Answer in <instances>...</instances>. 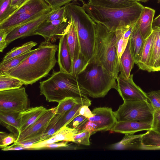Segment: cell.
I'll return each mask as SVG.
<instances>
[{
  "label": "cell",
  "instance_id": "cell-22",
  "mask_svg": "<svg viewBox=\"0 0 160 160\" xmlns=\"http://www.w3.org/2000/svg\"><path fill=\"white\" fill-rule=\"evenodd\" d=\"M160 149V133L151 129L141 137L139 150H156Z\"/></svg>",
  "mask_w": 160,
  "mask_h": 160
},
{
  "label": "cell",
  "instance_id": "cell-42",
  "mask_svg": "<svg viewBox=\"0 0 160 160\" xmlns=\"http://www.w3.org/2000/svg\"><path fill=\"white\" fill-rule=\"evenodd\" d=\"M151 129L160 133V109L154 111Z\"/></svg>",
  "mask_w": 160,
  "mask_h": 160
},
{
  "label": "cell",
  "instance_id": "cell-43",
  "mask_svg": "<svg viewBox=\"0 0 160 160\" xmlns=\"http://www.w3.org/2000/svg\"><path fill=\"white\" fill-rule=\"evenodd\" d=\"M8 32L6 31H0V51L2 52L8 44L6 41V38Z\"/></svg>",
  "mask_w": 160,
  "mask_h": 160
},
{
  "label": "cell",
  "instance_id": "cell-44",
  "mask_svg": "<svg viewBox=\"0 0 160 160\" xmlns=\"http://www.w3.org/2000/svg\"><path fill=\"white\" fill-rule=\"evenodd\" d=\"M87 105L82 106L79 110V115H82L88 118L93 117V114L89 109Z\"/></svg>",
  "mask_w": 160,
  "mask_h": 160
},
{
  "label": "cell",
  "instance_id": "cell-9",
  "mask_svg": "<svg viewBox=\"0 0 160 160\" xmlns=\"http://www.w3.org/2000/svg\"><path fill=\"white\" fill-rule=\"evenodd\" d=\"M133 75L125 78L120 74L117 78V90L123 101L148 100L147 93L137 85L133 79Z\"/></svg>",
  "mask_w": 160,
  "mask_h": 160
},
{
  "label": "cell",
  "instance_id": "cell-2",
  "mask_svg": "<svg viewBox=\"0 0 160 160\" xmlns=\"http://www.w3.org/2000/svg\"><path fill=\"white\" fill-rule=\"evenodd\" d=\"M82 3V8L95 22L103 25L113 32L134 25L144 7L138 2L131 6L120 8H107Z\"/></svg>",
  "mask_w": 160,
  "mask_h": 160
},
{
  "label": "cell",
  "instance_id": "cell-49",
  "mask_svg": "<svg viewBox=\"0 0 160 160\" xmlns=\"http://www.w3.org/2000/svg\"><path fill=\"white\" fill-rule=\"evenodd\" d=\"M136 2H146L148 1V0H134Z\"/></svg>",
  "mask_w": 160,
  "mask_h": 160
},
{
  "label": "cell",
  "instance_id": "cell-16",
  "mask_svg": "<svg viewBox=\"0 0 160 160\" xmlns=\"http://www.w3.org/2000/svg\"><path fill=\"white\" fill-rule=\"evenodd\" d=\"M152 128V123L132 121H118L110 131L123 134L134 133Z\"/></svg>",
  "mask_w": 160,
  "mask_h": 160
},
{
  "label": "cell",
  "instance_id": "cell-35",
  "mask_svg": "<svg viewBox=\"0 0 160 160\" xmlns=\"http://www.w3.org/2000/svg\"><path fill=\"white\" fill-rule=\"evenodd\" d=\"M12 0H0V23L8 18L17 9L11 6Z\"/></svg>",
  "mask_w": 160,
  "mask_h": 160
},
{
  "label": "cell",
  "instance_id": "cell-34",
  "mask_svg": "<svg viewBox=\"0 0 160 160\" xmlns=\"http://www.w3.org/2000/svg\"><path fill=\"white\" fill-rule=\"evenodd\" d=\"M89 63V62L80 52L78 57L72 61L71 73L77 78L78 75L86 69Z\"/></svg>",
  "mask_w": 160,
  "mask_h": 160
},
{
  "label": "cell",
  "instance_id": "cell-37",
  "mask_svg": "<svg viewBox=\"0 0 160 160\" xmlns=\"http://www.w3.org/2000/svg\"><path fill=\"white\" fill-rule=\"evenodd\" d=\"M67 18L66 5L55 9L48 17L46 21H51Z\"/></svg>",
  "mask_w": 160,
  "mask_h": 160
},
{
  "label": "cell",
  "instance_id": "cell-31",
  "mask_svg": "<svg viewBox=\"0 0 160 160\" xmlns=\"http://www.w3.org/2000/svg\"><path fill=\"white\" fill-rule=\"evenodd\" d=\"M37 42L29 41L21 46L14 47L7 52L1 62H3L11 58L21 55L30 50L33 47L36 46Z\"/></svg>",
  "mask_w": 160,
  "mask_h": 160
},
{
  "label": "cell",
  "instance_id": "cell-38",
  "mask_svg": "<svg viewBox=\"0 0 160 160\" xmlns=\"http://www.w3.org/2000/svg\"><path fill=\"white\" fill-rule=\"evenodd\" d=\"M147 95L154 111L160 109V90L151 91L147 93Z\"/></svg>",
  "mask_w": 160,
  "mask_h": 160
},
{
  "label": "cell",
  "instance_id": "cell-46",
  "mask_svg": "<svg viewBox=\"0 0 160 160\" xmlns=\"http://www.w3.org/2000/svg\"><path fill=\"white\" fill-rule=\"evenodd\" d=\"M68 142L63 141L61 143H54L48 144L43 146L41 149L45 148H55L61 147H66L68 145Z\"/></svg>",
  "mask_w": 160,
  "mask_h": 160
},
{
  "label": "cell",
  "instance_id": "cell-4",
  "mask_svg": "<svg viewBox=\"0 0 160 160\" xmlns=\"http://www.w3.org/2000/svg\"><path fill=\"white\" fill-rule=\"evenodd\" d=\"M118 39L117 31L112 32L96 23L94 52L91 62L102 66L117 78L119 72Z\"/></svg>",
  "mask_w": 160,
  "mask_h": 160
},
{
  "label": "cell",
  "instance_id": "cell-26",
  "mask_svg": "<svg viewBox=\"0 0 160 160\" xmlns=\"http://www.w3.org/2000/svg\"><path fill=\"white\" fill-rule=\"evenodd\" d=\"M137 2L134 0H88V3L107 8H120L131 6Z\"/></svg>",
  "mask_w": 160,
  "mask_h": 160
},
{
  "label": "cell",
  "instance_id": "cell-30",
  "mask_svg": "<svg viewBox=\"0 0 160 160\" xmlns=\"http://www.w3.org/2000/svg\"><path fill=\"white\" fill-rule=\"evenodd\" d=\"M23 85V83L17 78L0 74V91L19 88Z\"/></svg>",
  "mask_w": 160,
  "mask_h": 160
},
{
  "label": "cell",
  "instance_id": "cell-18",
  "mask_svg": "<svg viewBox=\"0 0 160 160\" xmlns=\"http://www.w3.org/2000/svg\"><path fill=\"white\" fill-rule=\"evenodd\" d=\"M155 10L149 7H144L137 22L144 39H146L152 33V24Z\"/></svg>",
  "mask_w": 160,
  "mask_h": 160
},
{
  "label": "cell",
  "instance_id": "cell-25",
  "mask_svg": "<svg viewBox=\"0 0 160 160\" xmlns=\"http://www.w3.org/2000/svg\"><path fill=\"white\" fill-rule=\"evenodd\" d=\"M152 29L154 37L150 63L151 72L160 71V28Z\"/></svg>",
  "mask_w": 160,
  "mask_h": 160
},
{
  "label": "cell",
  "instance_id": "cell-5",
  "mask_svg": "<svg viewBox=\"0 0 160 160\" xmlns=\"http://www.w3.org/2000/svg\"><path fill=\"white\" fill-rule=\"evenodd\" d=\"M66 6L68 20L73 23L76 29L80 52L91 62L94 52L96 22L82 7L73 3Z\"/></svg>",
  "mask_w": 160,
  "mask_h": 160
},
{
  "label": "cell",
  "instance_id": "cell-50",
  "mask_svg": "<svg viewBox=\"0 0 160 160\" xmlns=\"http://www.w3.org/2000/svg\"><path fill=\"white\" fill-rule=\"evenodd\" d=\"M158 0V1H160V0Z\"/></svg>",
  "mask_w": 160,
  "mask_h": 160
},
{
  "label": "cell",
  "instance_id": "cell-29",
  "mask_svg": "<svg viewBox=\"0 0 160 160\" xmlns=\"http://www.w3.org/2000/svg\"><path fill=\"white\" fill-rule=\"evenodd\" d=\"M88 97L82 98H66L60 102L56 108V113L63 115L77 104L88 99Z\"/></svg>",
  "mask_w": 160,
  "mask_h": 160
},
{
  "label": "cell",
  "instance_id": "cell-21",
  "mask_svg": "<svg viewBox=\"0 0 160 160\" xmlns=\"http://www.w3.org/2000/svg\"><path fill=\"white\" fill-rule=\"evenodd\" d=\"M19 113H8L0 111V123L17 138L19 134Z\"/></svg>",
  "mask_w": 160,
  "mask_h": 160
},
{
  "label": "cell",
  "instance_id": "cell-32",
  "mask_svg": "<svg viewBox=\"0 0 160 160\" xmlns=\"http://www.w3.org/2000/svg\"><path fill=\"white\" fill-rule=\"evenodd\" d=\"M91 101L88 98L86 101L77 104L71 109L62 115L61 119L62 127L67 126L75 118L79 115V110L82 106L87 105L89 106L91 104Z\"/></svg>",
  "mask_w": 160,
  "mask_h": 160
},
{
  "label": "cell",
  "instance_id": "cell-10",
  "mask_svg": "<svg viewBox=\"0 0 160 160\" xmlns=\"http://www.w3.org/2000/svg\"><path fill=\"white\" fill-rule=\"evenodd\" d=\"M92 112L93 116L88 119L96 132L110 130L118 121L111 108H96Z\"/></svg>",
  "mask_w": 160,
  "mask_h": 160
},
{
  "label": "cell",
  "instance_id": "cell-19",
  "mask_svg": "<svg viewBox=\"0 0 160 160\" xmlns=\"http://www.w3.org/2000/svg\"><path fill=\"white\" fill-rule=\"evenodd\" d=\"M142 135L126 134L120 141L110 145L108 148L114 150L139 149Z\"/></svg>",
  "mask_w": 160,
  "mask_h": 160
},
{
  "label": "cell",
  "instance_id": "cell-39",
  "mask_svg": "<svg viewBox=\"0 0 160 160\" xmlns=\"http://www.w3.org/2000/svg\"><path fill=\"white\" fill-rule=\"evenodd\" d=\"M14 135L12 133L9 134L6 132H0V148L2 149L11 144L16 141Z\"/></svg>",
  "mask_w": 160,
  "mask_h": 160
},
{
  "label": "cell",
  "instance_id": "cell-3",
  "mask_svg": "<svg viewBox=\"0 0 160 160\" xmlns=\"http://www.w3.org/2000/svg\"><path fill=\"white\" fill-rule=\"evenodd\" d=\"M39 83L40 94L48 102L59 103L68 98L88 97L77 79L71 73L53 70L49 78Z\"/></svg>",
  "mask_w": 160,
  "mask_h": 160
},
{
  "label": "cell",
  "instance_id": "cell-33",
  "mask_svg": "<svg viewBox=\"0 0 160 160\" xmlns=\"http://www.w3.org/2000/svg\"><path fill=\"white\" fill-rule=\"evenodd\" d=\"M34 51L30 50L24 53L0 63V73L6 72L17 66L31 54Z\"/></svg>",
  "mask_w": 160,
  "mask_h": 160
},
{
  "label": "cell",
  "instance_id": "cell-17",
  "mask_svg": "<svg viewBox=\"0 0 160 160\" xmlns=\"http://www.w3.org/2000/svg\"><path fill=\"white\" fill-rule=\"evenodd\" d=\"M129 41L131 52L135 63L137 64L140 58L146 41L140 32L137 22L133 26Z\"/></svg>",
  "mask_w": 160,
  "mask_h": 160
},
{
  "label": "cell",
  "instance_id": "cell-48",
  "mask_svg": "<svg viewBox=\"0 0 160 160\" xmlns=\"http://www.w3.org/2000/svg\"><path fill=\"white\" fill-rule=\"evenodd\" d=\"M152 28V29L156 28H160V14L153 20Z\"/></svg>",
  "mask_w": 160,
  "mask_h": 160
},
{
  "label": "cell",
  "instance_id": "cell-28",
  "mask_svg": "<svg viewBox=\"0 0 160 160\" xmlns=\"http://www.w3.org/2000/svg\"><path fill=\"white\" fill-rule=\"evenodd\" d=\"M78 132L76 128H72L67 126L62 127L51 137L56 142L60 141L73 142L74 135Z\"/></svg>",
  "mask_w": 160,
  "mask_h": 160
},
{
  "label": "cell",
  "instance_id": "cell-12",
  "mask_svg": "<svg viewBox=\"0 0 160 160\" xmlns=\"http://www.w3.org/2000/svg\"><path fill=\"white\" fill-rule=\"evenodd\" d=\"M56 114L55 107L48 109L32 124L19 133L15 142H20L43 134L49 122Z\"/></svg>",
  "mask_w": 160,
  "mask_h": 160
},
{
  "label": "cell",
  "instance_id": "cell-13",
  "mask_svg": "<svg viewBox=\"0 0 160 160\" xmlns=\"http://www.w3.org/2000/svg\"><path fill=\"white\" fill-rule=\"evenodd\" d=\"M68 21L60 25H54L46 20L43 22L34 32V35H40L45 41L54 42L64 35L67 33L70 24Z\"/></svg>",
  "mask_w": 160,
  "mask_h": 160
},
{
  "label": "cell",
  "instance_id": "cell-15",
  "mask_svg": "<svg viewBox=\"0 0 160 160\" xmlns=\"http://www.w3.org/2000/svg\"><path fill=\"white\" fill-rule=\"evenodd\" d=\"M57 62L60 71L72 73V60L68 45L67 33L59 39Z\"/></svg>",
  "mask_w": 160,
  "mask_h": 160
},
{
  "label": "cell",
  "instance_id": "cell-1",
  "mask_svg": "<svg viewBox=\"0 0 160 160\" xmlns=\"http://www.w3.org/2000/svg\"><path fill=\"white\" fill-rule=\"evenodd\" d=\"M58 46L49 41L42 42L38 48L17 66L4 73L20 80L25 85H32L46 76L57 61Z\"/></svg>",
  "mask_w": 160,
  "mask_h": 160
},
{
  "label": "cell",
  "instance_id": "cell-45",
  "mask_svg": "<svg viewBox=\"0 0 160 160\" xmlns=\"http://www.w3.org/2000/svg\"><path fill=\"white\" fill-rule=\"evenodd\" d=\"M25 149L21 144L18 142H14L13 144L9 146H7L1 149L4 151L20 150Z\"/></svg>",
  "mask_w": 160,
  "mask_h": 160
},
{
  "label": "cell",
  "instance_id": "cell-23",
  "mask_svg": "<svg viewBox=\"0 0 160 160\" xmlns=\"http://www.w3.org/2000/svg\"><path fill=\"white\" fill-rule=\"evenodd\" d=\"M134 61L130 49L129 39L126 47L121 55L119 62L120 74L125 78H128L133 68Z\"/></svg>",
  "mask_w": 160,
  "mask_h": 160
},
{
  "label": "cell",
  "instance_id": "cell-47",
  "mask_svg": "<svg viewBox=\"0 0 160 160\" xmlns=\"http://www.w3.org/2000/svg\"><path fill=\"white\" fill-rule=\"evenodd\" d=\"M28 0H12L11 5L14 8L17 9Z\"/></svg>",
  "mask_w": 160,
  "mask_h": 160
},
{
  "label": "cell",
  "instance_id": "cell-8",
  "mask_svg": "<svg viewBox=\"0 0 160 160\" xmlns=\"http://www.w3.org/2000/svg\"><path fill=\"white\" fill-rule=\"evenodd\" d=\"M28 96L25 88L0 91V111L20 113L28 109Z\"/></svg>",
  "mask_w": 160,
  "mask_h": 160
},
{
  "label": "cell",
  "instance_id": "cell-24",
  "mask_svg": "<svg viewBox=\"0 0 160 160\" xmlns=\"http://www.w3.org/2000/svg\"><path fill=\"white\" fill-rule=\"evenodd\" d=\"M70 22L67 33L68 47L73 61L80 53V48L76 29L73 23Z\"/></svg>",
  "mask_w": 160,
  "mask_h": 160
},
{
  "label": "cell",
  "instance_id": "cell-41",
  "mask_svg": "<svg viewBox=\"0 0 160 160\" xmlns=\"http://www.w3.org/2000/svg\"><path fill=\"white\" fill-rule=\"evenodd\" d=\"M88 118L81 115H78L67 126L72 128L77 129Z\"/></svg>",
  "mask_w": 160,
  "mask_h": 160
},
{
  "label": "cell",
  "instance_id": "cell-20",
  "mask_svg": "<svg viewBox=\"0 0 160 160\" xmlns=\"http://www.w3.org/2000/svg\"><path fill=\"white\" fill-rule=\"evenodd\" d=\"M154 37V33L153 30L146 39L140 58L136 64L140 69L148 72H151L150 63Z\"/></svg>",
  "mask_w": 160,
  "mask_h": 160
},
{
  "label": "cell",
  "instance_id": "cell-27",
  "mask_svg": "<svg viewBox=\"0 0 160 160\" xmlns=\"http://www.w3.org/2000/svg\"><path fill=\"white\" fill-rule=\"evenodd\" d=\"M62 115L56 114L51 119L42 135L37 137L39 142L49 138L62 127L61 119Z\"/></svg>",
  "mask_w": 160,
  "mask_h": 160
},
{
  "label": "cell",
  "instance_id": "cell-40",
  "mask_svg": "<svg viewBox=\"0 0 160 160\" xmlns=\"http://www.w3.org/2000/svg\"><path fill=\"white\" fill-rule=\"evenodd\" d=\"M52 10L55 9L65 5L73 1H79L83 2L84 0H44Z\"/></svg>",
  "mask_w": 160,
  "mask_h": 160
},
{
  "label": "cell",
  "instance_id": "cell-36",
  "mask_svg": "<svg viewBox=\"0 0 160 160\" xmlns=\"http://www.w3.org/2000/svg\"><path fill=\"white\" fill-rule=\"evenodd\" d=\"M92 135L89 131L84 130L76 134L73 138V142L86 146L90 144V138Z\"/></svg>",
  "mask_w": 160,
  "mask_h": 160
},
{
  "label": "cell",
  "instance_id": "cell-7",
  "mask_svg": "<svg viewBox=\"0 0 160 160\" xmlns=\"http://www.w3.org/2000/svg\"><path fill=\"white\" fill-rule=\"evenodd\" d=\"M154 110L148 100L124 101L114 112L118 122L132 121L152 123Z\"/></svg>",
  "mask_w": 160,
  "mask_h": 160
},
{
  "label": "cell",
  "instance_id": "cell-11",
  "mask_svg": "<svg viewBox=\"0 0 160 160\" xmlns=\"http://www.w3.org/2000/svg\"><path fill=\"white\" fill-rule=\"evenodd\" d=\"M52 10L39 17L14 29L8 34L6 41L8 45L14 40L34 35V32L39 26L52 12Z\"/></svg>",
  "mask_w": 160,
  "mask_h": 160
},
{
  "label": "cell",
  "instance_id": "cell-14",
  "mask_svg": "<svg viewBox=\"0 0 160 160\" xmlns=\"http://www.w3.org/2000/svg\"><path fill=\"white\" fill-rule=\"evenodd\" d=\"M48 109L41 106L28 108L20 113L19 133L32 124Z\"/></svg>",
  "mask_w": 160,
  "mask_h": 160
},
{
  "label": "cell",
  "instance_id": "cell-6",
  "mask_svg": "<svg viewBox=\"0 0 160 160\" xmlns=\"http://www.w3.org/2000/svg\"><path fill=\"white\" fill-rule=\"evenodd\" d=\"M77 79L88 96L92 98L103 97L112 88L117 90V78L93 62L89 63Z\"/></svg>",
  "mask_w": 160,
  "mask_h": 160
}]
</instances>
